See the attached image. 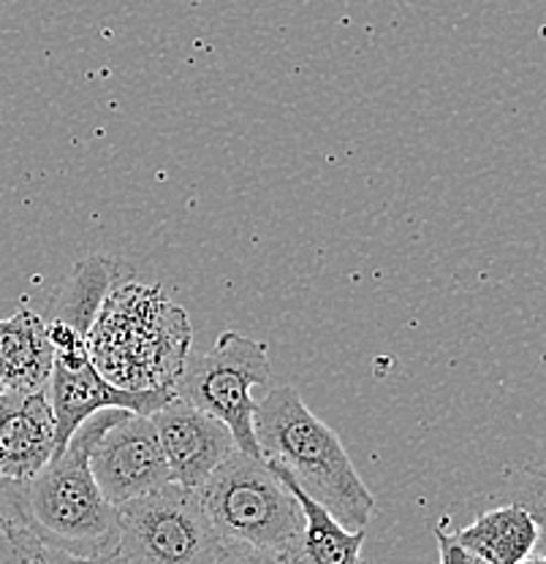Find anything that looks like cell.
<instances>
[{"mask_svg":"<svg viewBox=\"0 0 546 564\" xmlns=\"http://www.w3.org/2000/svg\"><path fill=\"white\" fill-rule=\"evenodd\" d=\"M254 432L275 475L291 480L345 529H367L375 510L373 491L338 434L302 402L297 388H272L258 402Z\"/></svg>","mask_w":546,"mask_h":564,"instance_id":"6da1fadb","label":"cell"},{"mask_svg":"<svg viewBox=\"0 0 546 564\" xmlns=\"http://www.w3.org/2000/svg\"><path fill=\"white\" fill-rule=\"evenodd\" d=\"M188 350L185 310L139 282L111 288L87 337L93 367L122 391H172Z\"/></svg>","mask_w":546,"mask_h":564,"instance_id":"7a4b0ae2","label":"cell"},{"mask_svg":"<svg viewBox=\"0 0 546 564\" xmlns=\"http://www.w3.org/2000/svg\"><path fill=\"white\" fill-rule=\"evenodd\" d=\"M122 413L126 410H101L90 415L41 473L28 484H14L28 527L50 549L82 560L115 554L117 508L104 499L93 478L90 451Z\"/></svg>","mask_w":546,"mask_h":564,"instance_id":"3957f363","label":"cell"},{"mask_svg":"<svg viewBox=\"0 0 546 564\" xmlns=\"http://www.w3.org/2000/svg\"><path fill=\"white\" fill-rule=\"evenodd\" d=\"M210 524L223 543H250L283 554L304 519L289 486L261 456L234 451L199 489Z\"/></svg>","mask_w":546,"mask_h":564,"instance_id":"277c9868","label":"cell"},{"mask_svg":"<svg viewBox=\"0 0 546 564\" xmlns=\"http://www.w3.org/2000/svg\"><path fill=\"white\" fill-rule=\"evenodd\" d=\"M269 372L267 345L223 332L210 352L188 350L172 391L174 399L221 421L232 432L237 451L261 456L254 432L258 410L254 388L267 386Z\"/></svg>","mask_w":546,"mask_h":564,"instance_id":"5b68a950","label":"cell"},{"mask_svg":"<svg viewBox=\"0 0 546 564\" xmlns=\"http://www.w3.org/2000/svg\"><path fill=\"white\" fill-rule=\"evenodd\" d=\"M221 545L199 491L178 484L117 508L115 556L126 564H215Z\"/></svg>","mask_w":546,"mask_h":564,"instance_id":"8992f818","label":"cell"},{"mask_svg":"<svg viewBox=\"0 0 546 564\" xmlns=\"http://www.w3.org/2000/svg\"><path fill=\"white\" fill-rule=\"evenodd\" d=\"M90 473L111 508L172 484L150 415L122 413L90 451Z\"/></svg>","mask_w":546,"mask_h":564,"instance_id":"52a82bcc","label":"cell"},{"mask_svg":"<svg viewBox=\"0 0 546 564\" xmlns=\"http://www.w3.org/2000/svg\"><path fill=\"white\" fill-rule=\"evenodd\" d=\"M52 415H55L57 432V454L66 448L72 434L90 415L101 410H128L137 415H152L172 402V391H122L111 386L93 367L87 350L79 352H55L52 364V378L46 386Z\"/></svg>","mask_w":546,"mask_h":564,"instance_id":"ba28073f","label":"cell"},{"mask_svg":"<svg viewBox=\"0 0 546 564\" xmlns=\"http://www.w3.org/2000/svg\"><path fill=\"white\" fill-rule=\"evenodd\" d=\"M158 443L167 456L172 484L199 491L218 464L237 451L232 432L202 410L172 399L150 415Z\"/></svg>","mask_w":546,"mask_h":564,"instance_id":"9c48e42d","label":"cell"},{"mask_svg":"<svg viewBox=\"0 0 546 564\" xmlns=\"http://www.w3.org/2000/svg\"><path fill=\"white\" fill-rule=\"evenodd\" d=\"M117 274H120V267L107 256H93L76 263L74 272L46 304V315H41L46 323L52 350H87L90 328L101 313L109 291L115 288Z\"/></svg>","mask_w":546,"mask_h":564,"instance_id":"30bf717a","label":"cell"},{"mask_svg":"<svg viewBox=\"0 0 546 564\" xmlns=\"http://www.w3.org/2000/svg\"><path fill=\"white\" fill-rule=\"evenodd\" d=\"M55 454V415L46 391L20 397L0 423V484H28Z\"/></svg>","mask_w":546,"mask_h":564,"instance_id":"8fae6325","label":"cell"},{"mask_svg":"<svg viewBox=\"0 0 546 564\" xmlns=\"http://www.w3.org/2000/svg\"><path fill=\"white\" fill-rule=\"evenodd\" d=\"M52 350L46 323L31 307L0 321V388L11 397L46 391L52 378Z\"/></svg>","mask_w":546,"mask_h":564,"instance_id":"7c38bea8","label":"cell"},{"mask_svg":"<svg viewBox=\"0 0 546 564\" xmlns=\"http://www.w3.org/2000/svg\"><path fill=\"white\" fill-rule=\"evenodd\" d=\"M451 538L484 564H520L538 549V527L522 505L508 502L475 516Z\"/></svg>","mask_w":546,"mask_h":564,"instance_id":"4fadbf2b","label":"cell"},{"mask_svg":"<svg viewBox=\"0 0 546 564\" xmlns=\"http://www.w3.org/2000/svg\"><path fill=\"white\" fill-rule=\"evenodd\" d=\"M280 478V475H278ZM289 486L293 497H297L299 510H302L304 524L283 549L286 564H364L362 562V545L367 538V529H345L340 521L321 508L319 502L302 494L291 480L280 478Z\"/></svg>","mask_w":546,"mask_h":564,"instance_id":"5bb4252c","label":"cell"},{"mask_svg":"<svg viewBox=\"0 0 546 564\" xmlns=\"http://www.w3.org/2000/svg\"><path fill=\"white\" fill-rule=\"evenodd\" d=\"M514 502L522 505L533 516V521H536L538 545H542L546 556V464L544 467H531L522 473L520 484H516Z\"/></svg>","mask_w":546,"mask_h":564,"instance_id":"9a60e30c","label":"cell"},{"mask_svg":"<svg viewBox=\"0 0 546 564\" xmlns=\"http://www.w3.org/2000/svg\"><path fill=\"white\" fill-rule=\"evenodd\" d=\"M215 564H286L278 551L258 549L250 543H223Z\"/></svg>","mask_w":546,"mask_h":564,"instance_id":"2e32d148","label":"cell"},{"mask_svg":"<svg viewBox=\"0 0 546 564\" xmlns=\"http://www.w3.org/2000/svg\"><path fill=\"white\" fill-rule=\"evenodd\" d=\"M438 540V551H440V564H484L481 560H475L473 554H468L443 527L432 529Z\"/></svg>","mask_w":546,"mask_h":564,"instance_id":"e0dca14e","label":"cell"},{"mask_svg":"<svg viewBox=\"0 0 546 564\" xmlns=\"http://www.w3.org/2000/svg\"><path fill=\"white\" fill-rule=\"evenodd\" d=\"M52 560H55V564H126L122 560H117L115 554L96 556V560H82V556L63 554V551H55V549H52Z\"/></svg>","mask_w":546,"mask_h":564,"instance_id":"ac0fdd59","label":"cell"},{"mask_svg":"<svg viewBox=\"0 0 546 564\" xmlns=\"http://www.w3.org/2000/svg\"><path fill=\"white\" fill-rule=\"evenodd\" d=\"M31 564H55V560H52V549H50V545L41 543L39 549H36V554H33Z\"/></svg>","mask_w":546,"mask_h":564,"instance_id":"d6986e66","label":"cell"},{"mask_svg":"<svg viewBox=\"0 0 546 564\" xmlns=\"http://www.w3.org/2000/svg\"><path fill=\"white\" fill-rule=\"evenodd\" d=\"M17 399H20V397H11V393H3V397H0V423H3L6 413H9V410L14 408Z\"/></svg>","mask_w":546,"mask_h":564,"instance_id":"ffe728a7","label":"cell"},{"mask_svg":"<svg viewBox=\"0 0 546 564\" xmlns=\"http://www.w3.org/2000/svg\"><path fill=\"white\" fill-rule=\"evenodd\" d=\"M520 564H546V556L544 554H533V556H527V560L520 562Z\"/></svg>","mask_w":546,"mask_h":564,"instance_id":"44dd1931","label":"cell"},{"mask_svg":"<svg viewBox=\"0 0 546 564\" xmlns=\"http://www.w3.org/2000/svg\"><path fill=\"white\" fill-rule=\"evenodd\" d=\"M0 397H3V388H0Z\"/></svg>","mask_w":546,"mask_h":564,"instance_id":"7402d4cb","label":"cell"}]
</instances>
